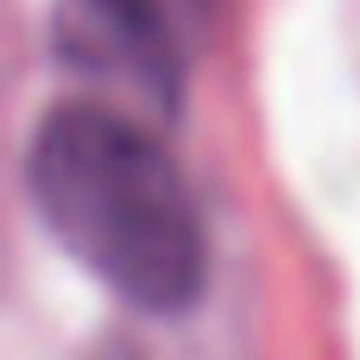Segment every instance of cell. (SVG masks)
I'll use <instances>...</instances> for the list:
<instances>
[{
    "label": "cell",
    "instance_id": "1",
    "mask_svg": "<svg viewBox=\"0 0 360 360\" xmlns=\"http://www.w3.org/2000/svg\"><path fill=\"white\" fill-rule=\"evenodd\" d=\"M25 190L57 247L133 310L177 316L202 297V215L146 120L108 101L51 108L25 152Z\"/></svg>",
    "mask_w": 360,
    "mask_h": 360
},
{
    "label": "cell",
    "instance_id": "2",
    "mask_svg": "<svg viewBox=\"0 0 360 360\" xmlns=\"http://www.w3.org/2000/svg\"><path fill=\"white\" fill-rule=\"evenodd\" d=\"M202 19L209 0H57L51 51L146 114H177Z\"/></svg>",
    "mask_w": 360,
    "mask_h": 360
}]
</instances>
